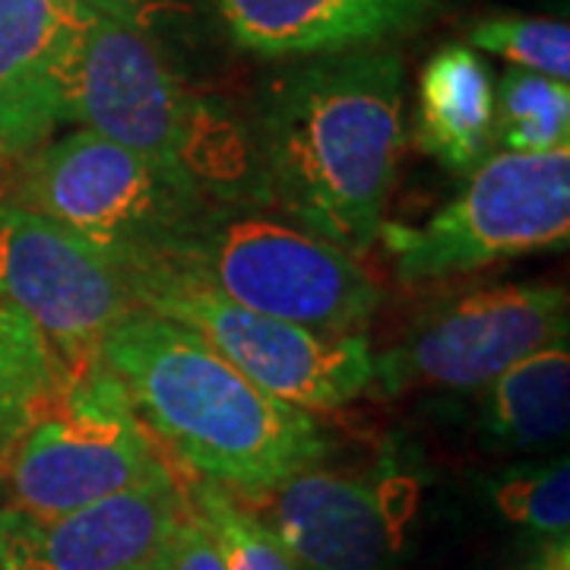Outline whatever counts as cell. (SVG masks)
I'll list each match as a JSON object with an SVG mask.
<instances>
[{
    "instance_id": "obj_1",
    "label": "cell",
    "mask_w": 570,
    "mask_h": 570,
    "mask_svg": "<svg viewBox=\"0 0 570 570\" xmlns=\"http://www.w3.org/2000/svg\"><path fill=\"white\" fill-rule=\"evenodd\" d=\"M102 365L168 460L242 501H261L330 453L311 412L269 396L204 336L146 307L111 324Z\"/></svg>"
},
{
    "instance_id": "obj_2",
    "label": "cell",
    "mask_w": 570,
    "mask_h": 570,
    "mask_svg": "<svg viewBox=\"0 0 570 570\" xmlns=\"http://www.w3.org/2000/svg\"><path fill=\"white\" fill-rule=\"evenodd\" d=\"M403 58L336 51L292 70L264 115V190L305 232L362 254L384 228V209L406 146Z\"/></svg>"
},
{
    "instance_id": "obj_3",
    "label": "cell",
    "mask_w": 570,
    "mask_h": 570,
    "mask_svg": "<svg viewBox=\"0 0 570 570\" xmlns=\"http://www.w3.org/2000/svg\"><path fill=\"white\" fill-rule=\"evenodd\" d=\"M67 121L149 159L209 200H228L254 175L250 142L228 108L187 86L153 41L99 13L82 41Z\"/></svg>"
},
{
    "instance_id": "obj_4",
    "label": "cell",
    "mask_w": 570,
    "mask_h": 570,
    "mask_svg": "<svg viewBox=\"0 0 570 570\" xmlns=\"http://www.w3.org/2000/svg\"><path fill=\"white\" fill-rule=\"evenodd\" d=\"M134 264L175 269L254 314L330 336L362 333L381 305V285L348 250L266 216L216 209L163 250L124 266Z\"/></svg>"
},
{
    "instance_id": "obj_5",
    "label": "cell",
    "mask_w": 570,
    "mask_h": 570,
    "mask_svg": "<svg viewBox=\"0 0 570 570\" xmlns=\"http://www.w3.org/2000/svg\"><path fill=\"white\" fill-rule=\"evenodd\" d=\"M7 197L102 247L121 266L163 250L216 213L197 187L92 130L26 156Z\"/></svg>"
},
{
    "instance_id": "obj_6",
    "label": "cell",
    "mask_w": 570,
    "mask_h": 570,
    "mask_svg": "<svg viewBox=\"0 0 570 570\" xmlns=\"http://www.w3.org/2000/svg\"><path fill=\"white\" fill-rule=\"evenodd\" d=\"M570 146L554 153H494L472 168L466 190L428 223H384L393 273L425 285L475 273L539 247L568 245Z\"/></svg>"
},
{
    "instance_id": "obj_7",
    "label": "cell",
    "mask_w": 570,
    "mask_h": 570,
    "mask_svg": "<svg viewBox=\"0 0 570 570\" xmlns=\"http://www.w3.org/2000/svg\"><path fill=\"white\" fill-rule=\"evenodd\" d=\"M10 508L61 517L134 489L171 466L108 367L58 381L3 456Z\"/></svg>"
},
{
    "instance_id": "obj_8",
    "label": "cell",
    "mask_w": 570,
    "mask_h": 570,
    "mask_svg": "<svg viewBox=\"0 0 570 570\" xmlns=\"http://www.w3.org/2000/svg\"><path fill=\"white\" fill-rule=\"evenodd\" d=\"M137 305L194 330L269 396L305 412L348 406L367 393L374 352L362 333L330 336L228 302L156 264L124 266Z\"/></svg>"
},
{
    "instance_id": "obj_9",
    "label": "cell",
    "mask_w": 570,
    "mask_h": 570,
    "mask_svg": "<svg viewBox=\"0 0 570 570\" xmlns=\"http://www.w3.org/2000/svg\"><path fill=\"white\" fill-rule=\"evenodd\" d=\"M568 343V292L558 285H489L453 295L371 362L374 396L489 387L539 348Z\"/></svg>"
},
{
    "instance_id": "obj_10",
    "label": "cell",
    "mask_w": 570,
    "mask_h": 570,
    "mask_svg": "<svg viewBox=\"0 0 570 570\" xmlns=\"http://www.w3.org/2000/svg\"><path fill=\"white\" fill-rule=\"evenodd\" d=\"M0 302L39 330L63 377L102 367L105 333L140 307L102 247L13 204H0Z\"/></svg>"
},
{
    "instance_id": "obj_11",
    "label": "cell",
    "mask_w": 570,
    "mask_h": 570,
    "mask_svg": "<svg viewBox=\"0 0 570 570\" xmlns=\"http://www.w3.org/2000/svg\"><path fill=\"white\" fill-rule=\"evenodd\" d=\"M257 504L298 570H390L419 508V482L393 463L371 472L314 466Z\"/></svg>"
},
{
    "instance_id": "obj_12",
    "label": "cell",
    "mask_w": 570,
    "mask_h": 570,
    "mask_svg": "<svg viewBox=\"0 0 570 570\" xmlns=\"http://www.w3.org/2000/svg\"><path fill=\"white\" fill-rule=\"evenodd\" d=\"M184 517L175 466L61 517L0 508V570H163Z\"/></svg>"
},
{
    "instance_id": "obj_13",
    "label": "cell",
    "mask_w": 570,
    "mask_h": 570,
    "mask_svg": "<svg viewBox=\"0 0 570 570\" xmlns=\"http://www.w3.org/2000/svg\"><path fill=\"white\" fill-rule=\"evenodd\" d=\"M92 10L80 0H0V156L20 165L67 121Z\"/></svg>"
},
{
    "instance_id": "obj_14",
    "label": "cell",
    "mask_w": 570,
    "mask_h": 570,
    "mask_svg": "<svg viewBox=\"0 0 570 570\" xmlns=\"http://www.w3.org/2000/svg\"><path fill=\"white\" fill-rule=\"evenodd\" d=\"M232 39L261 58H321L422 29L441 0H216Z\"/></svg>"
},
{
    "instance_id": "obj_15",
    "label": "cell",
    "mask_w": 570,
    "mask_h": 570,
    "mask_svg": "<svg viewBox=\"0 0 570 570\" xmlns=\"http://www.w3.org/2000/svg\"><path fill=\"white\" fill-rule=\"evenodd\" d=\"M494 86L485 61L466 45L441 48L419 80V146L450 171H472L489 159Z\"/></svg>"
},
{
    "instance_id": "obj_16",
    "label": "cell",
    "mask_w": 570,
    "mask_h": 570,
    "mask_svg": "<svg viewBox=\"0 0 570 570\" xmlns=\"http://www.w3.org/2000/svg\"><path fill=\"white\" fill-rule=\"evenodd\" d=\"M570 352L568 343L539 348L491 381V434L517 448L551 444L568 434Z\"/></svg>"
},
{
    "instance_id": "obj_17",
    "label": "cell",
    "mask_w": 570,
    "mask_h": 570,
    "mask_svg": "<svg viewBox=\"0 0 570 570\" xmlns=\"http://www.w3.org/2000/svg\"><path fill=\"white\" fill-rule=\"evenodd\" d=\"M61 381L39 330L0 302V463Z\"/></svg>"
},
{
    "instance_id": "obj_18",
    "label": "cell",
    "mask_w": 570,
    "mask_h": 570,
    "mask_svg": "<svg viewBox=\"0 0 570 570\" xmlns=\"http://www.w3.org/2000/svg\"><path fill=\"white\" fill-rule=\"evenodd\" d=\"M491 140L504 153H554L570 140V86L510 70L494 92Z\"/></svg>"
},
{
    "instance_id": "obj_19",
    "label": "cell",
    "mask_w": 570,
    "mask_h": 570,
    "mask_svg": "<svg viewBox=\"0 0 570 570\" xmlns=\"http://www.w3.org/2000/svg\"><path fill=\"white\" fill-rule=\"evenodd\" d=\"M187 504L204 523L228 570H298L285 551L279 535L266 527L257 513L242 504L232 491L219 489L206 479H187Z\"/></svg>"
},
{
    "instance_id": "obj_20",
    "label": "cell",
    "mask_w": 570,
    "mask_h": 570,
    "mask_svg": "<svg viewBox=\"0 0 570 570\" xmlns=\"http://www.w3.org/2000/svg\"><path fill=\"white\" fill-rule=\"evenodd\" d=\"M469 41L482 51L517 63L520 70L561 82L570 80L568 22L539 20V17H491L469 32Z\"/></svg>"
},
{
    "instance_id": "obj_21",
    "label": "cell",
    "mask_w": 570,
    "mask_h": 570,
    "mask_svg": "<svg viewBox=\"0 0 570 570\" xmlns=\"http://www.w3.org/2000/svg\"><path fill=\"white\" fill-rule=\"evenodd\" d=\"M494 508L508 517L510 523L527 527L546 535H568L570 527V469L568 460H558L551 466L520 469L508 472L491 489Z\"/></svg>"
},
{
    "instance_id": "obj_22",
    "label": "cell",
    "mask_w": 570,
    "mask_h": 570,
    "mask_svg": "<svg viewBox=\"0 0 570 570\" xmlns=\"http://www.w3.org/2000/svg\"><path fill=\"white\" fill-rule=\"evenodd\" d=\"M80 3L142 39L178 29L197 13V0H80Z\"/></svg>"
},
{
    "instance_id": "obj_23",
    "label": "cell",
    "mask_w": 570,
    "mask_h": 570,
    "mask_svg": "<svg viewBox=\"0 0 570 570\" xmlns=\"http://www.w3.org/2000/svg\"><path fill=\"white\" fill-rule=\"evenodd\" d=\"M163 570H228L223 554L216 549L213 535L204 523L197 520V513L187 504V517L178 527V535L171 542V549L165 554Z\"/></svg>"
},
{
    "instance_id": "obj_24",
    "label": "cell",
    "mask_w": 570,
    "mask_h": 570,
    "mask_svg": "<svg viewBox=\"0 0 570 570\" xmlns=\"http://www.w3.org/2000/svg\"><path fill=\"white\" fill-rule=\"evenodd\" d=\"M532 570H570V554H568V535L561 542H554L549 554L535 564Z\"/></svg>"
},
{
    "instance_id": "obj_25",
    "label": "cell",
    "mask_w": 570,
    "mask_h": 570,
    "mask_svg": "<svg viewBox=\"0 0 570 570\" xmlns=\"http://www.w3.org/2000/svg\"><path fill=\"white\" fill-rule=\"evenodd\" d=\"M13 171H17V163H7V159L0 156V204H3V197L10 194V181H13Z\"/></svg>"
}]
</instances>
